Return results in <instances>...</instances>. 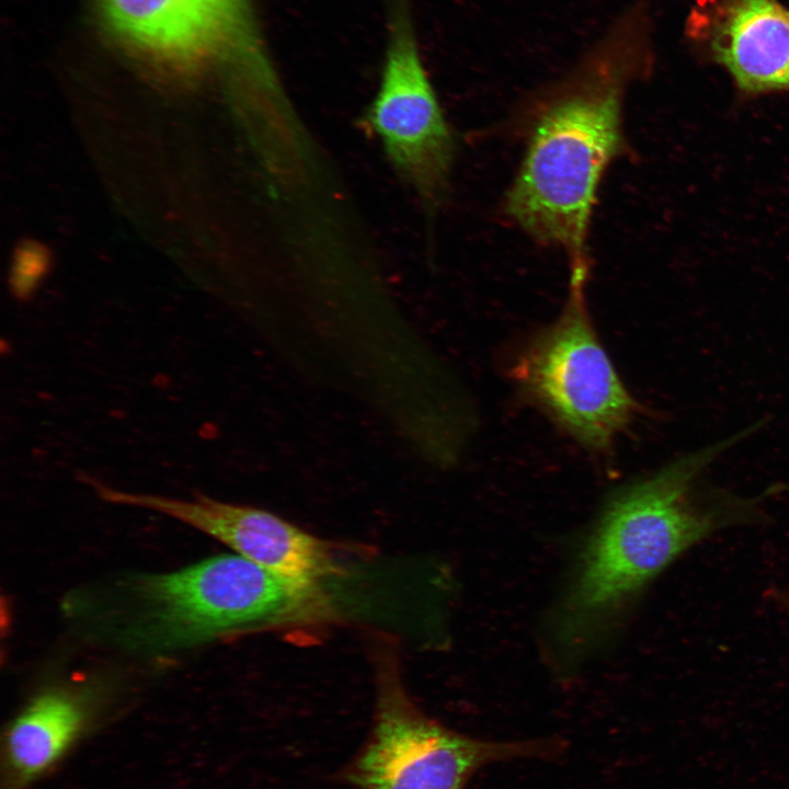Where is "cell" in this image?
Wrapping results in <instances>:
<instances>
[{
    "mask_svg": "<svg viewBox=\"0 0 789 789\" xmlns=\"http://www.w3.org/2000/svg\"><path fill=\"white\" fill-rule=\"evenodd\" d=\"M365 121L397 173L435 210L449 186L456 141L402 1L391 10L381 80Z\"/></svg>",
    "mask_w": 789,
    "mask_h": 789,
    "instance_id": "cell-7",
    "label": "cell"
},
{
    "mask_svg": "<svg viewBox=\"0 0 789 789\" xmlns=\"http://www.w3.org/2000/svg\"><path fill=\"white\" fill-rule=\"evenodd\" d=\"M563 746L554 740L493 742L460 734L424 714L385 676L370 737L344 777L358 789H462L485 764L551 757Z\"/></svg>",
    "mask_w": 789,
    "mask_h": 789,
    "instance_id": "cell-5",
    "label": "cell"
},
{
    "mask_svg": "<svg viewBox=\"0 0 789 789\" xmlns=\"http://www.w3.org/2000/svg\"><path fill=\"white\" fill-rule=\"evenodd\" d=\"M105 21L135 56L163 72L211 64L245 78L271 71L250 0H99Z\"/></svg>",
    "mask_w": 789,
    "mask_h": 789,
    "instance_id": "cell-6",
    "label": "cell"
},
{
    "mask_svg": "<svg viewBox=\"0 0 789 789\" xmlns=\"http://www.w3.org/2000/svg\"><path fill=\"white\" fill-rule=\"evenodd\" d=\"M43 248L26 244L18 250L14 260L12 283L19 295H26L42 277L46 267Z\"/></svg>",
    "mask_w": 789,
    "mask_h": 789,
    "instance_id": "cell-11",
    "label": "cell"
},
{
    "mask_svg": "<svg viewBox=\"0 0 789 789\" xmlns=\"http://www.w3.org/2000/svg\"><path fill=\"white\" fill-rule=\"evenodd\" d=\"M590 264L570 266L558 318L538 331L513 368L519 388L571 436L607 451L640 412L594 329L586 298Z\"/></svg>",
    "mask_w": 789,
    "mask_h": 789,
    "instance_id": "cell-4",
    "label": "cell"
},
{
    "mask_svg": "<svg viewBox=\"0 0 789 789\" xmlns=\"http://www.w3.org/2000/svg\"><path fill=\"white\" fill-rule=\"evenodd\" d=\"M93 698L68 687L33 696L9 721L1 741V789H30L50 775L90 733Z\"/></svg>",
    "mask_w": 789,
    "mask_h": 789,
    "instance_id": "cell-9",
    "label": "cell"
},
{
    "mask_svg": "<svg viewBox=\"0 0 789 789\" xmlns=\"http://www.w3.org/2000/svg\"><path fill=\"white\" fill-rule=\"evenodd\" d=\"M87 481L105 502L164 514L289 580L319 585L339 571L328 544L271 512L204 495L182 500L127 492L91 478Z\"/></svg>",
    "mask_w": 789,
    "mask_h": 789,
    "instance_id": "cell-8",
    "label": "cell"
},
{
    "mask_svg": "<svg viewBox=\"0 0 789 789\" xmlns=\"http://www.w3.org/2000/svg\"><path fill=\"white\" fill-rule=\"evenodd\" d=\"M759 430L755 422L679 456L608 501L556 614L559 648L579 653L686 550L719 530L762 517L773 487L742 496L704 480L722 454Z\"/></svg>",
    "mask_w": 789,
    "mask_h": 789,
    "instance_id": "cell-2",
    "label": "cell"
},
{
    "mask_svg": "<svg viewBox=\"0 0 789 789\" xmlns=\"http://www.w3.org/2000/svg\"><path fill=\"white\" fill-rule=\"evenodd\" d=\"M780 598H781V603H782L784 607L786 608L787 613L789 614V588L786 590V591L781 594V597H780Z\"/></svg>",
    "mask_w": 789,
    "mask_h": 789,
    "instance_id": "cell-12",
    "label": "cell"
},
{
    "mask_svg": "<svg viewBox=\"0 0 789 789\" xmlns=\"http://www.w3.org/2000/svg\"><path fill=\"white\" fill-rule=\"evenodd\" d=\"M644 15L633 7L560 80L533 100L525 149L506 191L504 215L536 242L587 263L598 187L629 151L624 106L648 70Z\"/></svg>",
    "mask_w": 789,
    "mask_h": 789,
    "instance_id": "cell-1",
    "label": "cell"
},
{
    "mask_svg": "<svg viewBox=\"0 0 789 789\" xmlns=\"http://www.w3.org/2000/svg\"><path fill=\"white\" fill-rule=\"evenodd\" d=\"M709 46L744 95L789 92V10L777 0H731Z\"/></svg>",
    "mask_w": 789,
    "mask_h": 789,
    "instance_id": "cell-10",
    "label": "cell"
},
{
    "mask_svg": "<svg viewBox=\"0 0 789 789\" xmlns=\"http://www.w3.org/2000/svg\"><path fill=\"white\" fill-rule=\"evenodd\" d=\"M132 645L173 650L256 625L289 622L319 607V585L289 580L239 554L146 574L130 586Z\"/></svg>",
    "mask_w": 789,
    "mask_h": 789,
    "instance_id": "cell-3",
    "label": "cell"
}]
</instances>
